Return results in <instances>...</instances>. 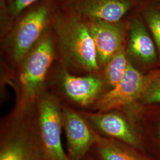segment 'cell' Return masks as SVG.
I'll list each match as a JSON object with an SVG mask.
<instances>
[{"mask_svg":"<svg viewBox=\"0 0 160 160\" xmlns=\"http://www.w3.org/2000/svg\"><path fill=\"white\" fill-rule=\"evenodd\" d=\"M57 57L51 34L46 32L12 72L2 77L1 82L10 86L15 94L12 110L24 111L34 106L47 90V82Z\"/></svg>","mask_w":160,"mask_h":160,"instance_id":"cell-1","label":"cell"},{"mask_svg":"<svg viewBox=\"0 0 160 160\" xmlns=\"http://www.w3.org/2000/svg\"><path fill=\"white\" fill-rule=\"evenodd\" d=\"M53 28L60 64L72 74L99 75L96 47L85 20L68 12L55 18Z\"/></svg>","mask_w":160,"mask_h":160,"instance_id":"cell-2","label":"cell"},{"mask_svg":"<svg viewBox=\"0 0 160 160\" xmlns=\"http://www.w3.org/2000/svg\"><path fill=\"white\" fill-rule=\"evenodd\" d=\"M0 160H49L40 140L35 107L12 110L1 120Z\"/></svg>","mask_w":160,"mask_h":160,"instance_id":"cell-3","label":"cell"},{"mask_svg":"<svg viewBox=\"0 0 160 160\" xmlns=\"http://www.w3.org/2000/svg\"><path fill=\"white\" fill-rule=\"evenodd\" d=\"M47 90L52 92L63 104L80 110H90L106 92L99 75H76L60 64L49 74Z\"/></svg>","mask_w":160,"mask_h":160,"instance_id":"cell-4","label":"cell"},{"mask_svg":"<svg viewBox=\"0 0 160 160\" xmlns=\"http://www.w3.org/2000/svg\"><path fill=\"white\" fill-rule=\"evenodd\" d=\"M51 17L46 5L38 6L28 12L7 38L3 50L10 67L2 77L11 74L23 61L45 33Z\"/></svg>","mask_w":160,"mask_h":160,"instance_id":"cell-5","label":"cell"},{"mask_svg":"<svg viewBox=\"0 0 160 160\" xmlns=\"http://www.w3.org/2000/svg\"><path fill=\"white\" fill-rule=\"evenodd\" d=\"M62 105L60 100L48 90L35 104L39 134L49 160H69L61 141Z\"/></svg>","mask_w":160,"mask_h":160,"instance_id":"cell-6","label":"cell"},{"mask_svg":"<svg viewBox=\"0 0 160 160\" xmlns=\"http://www.w3.org/2000/svg\"><path fill=\"white\" fill-rule=\"evenodd\" d=\"M125 52L129 62L143 74L160 67L154 40L135 9L127 19Z\"/></svg>","mask_w":160,"mask_h":160,"instance_id":"cell-7","label":"cell"},{"mask_svg":"<svg viewBox=\"0 0 160 160\" xmlns=\"http://www.w3.org/2000/svg\"><path fill=\"white\" fill-rule=\"evenodd\" d=\"M78 110L99 135L118 140L145 152L137 127L123 110Z\"/></svg>","mask_w":160,"mask_h":160,"instance_id":"cell-8","label":"cell"},{"mask_svg":"<svg viewBox=\"0 0 160 160\" xmlns=\"http://www.w3.org/2000/svg\"><path fill=\"white\" fill-rule=\"evenodd\" d=\"M62 120L69 159L84 160L95 143V132L78 110L63 104Z\"/></svg>","mask_w":160,"mask_h":160,"instance_id":"cell-9","label":"cell"},{"mask_svg":"<svg viewBox=\"0 0 160 160\" xmlns=\"http://www.w3.org/2000/svg\"><path fill=\"white\" fill-rule=\"evenodd\" d=\"M144 77L145 75L129 62L126 72L120 82L104 92L88 111L122 110L135 104L142 90Z\"/></svg>","mask_w":160,"mask_h":160,"instance_id":"cell-10","label":"cell"},{"mask_svg":"<svg viewBox=\"0 0 160 160\" xmlns=\"http://www.w3.org/2000/svg\"><path fill=\"white\" fill-rule=\"evenodd\" d=\"M94 41L100 70L126 43L127 19L118 22L84 20Z\"/></svg>","mask_w":160,"mask_h":160,"instance_id":"cell-11","label":"cell"},{"mask_svg":"<svg viewBox=\"0 0 160 160\" xmlns=\"http://www.w3.org/2000/svg\"><path fill=\"white\" fill-rule=\"evenodd\" d=\"M122 110L134 122L145 152L154 160H160V104L135 103Z\"/></svg>","mask_w":160,"mask_h":160,"instance_id":"cell-12","label":"cell"},{"mask_svg":"<svg viewBox=\"0 0 160 160\" xmlns=\"http://www.w3.org/2000/svg\"><path fill=\"white\" fill-rule=\"evenodd\" d=\"M137 4V0H67L65 7L84 20L118 22L133 12Z\"/></svg>","mask_w":160,"mask_h":160,"instance_id":"cell-13","label":"cell"},{"mask_svg":"<svg viewBox=\"0 0 160 160\" xmlns=\"http://www.w3.org/2000/svg\"><path fill=\"white\" fill-rule=\"evenodd\" d=\"M95 133L96 141L90 154L96 160H154L130 145Z\"/></svg>","mask_w":160,"mask_h":160,"instance_id":"cell-14","label":"cell"},{"mask_svg":"<svg viewBox=\"0 0 160 160\" xmlns=\"http://www.w3.org/2000/svg\"><path fill=\"white\" fill-rule=\"evenodd\" d=\"M135 10L143 18L157 49L160 67V1L137 0Z\"/></svg>","mask_w":160,"mask_h":160,"instance_id":"cell-15","label":"cell"},{"mask_svg":"<svg viewBox=\"0 0 160 160\" xmlns=\"http://www.w3.org/2000/svg\"><path fill=\"white\" fill-rule=\"evenodd\" d=\"M128 63L125 45L100 71L99 76L104 84L106 92L111 90L120 82L126 72Z\"/></svg>","mask_w":160,"mask_h":160,"instance_id":"cell-16","label":"cell"},{"mask_svg":"<svg viewBox=\"0 0 160 160\" xmlns=\"http://www.w3.org/2000/svg\"><path fill=\"white\" fill-rule=\"evenodd\" d=\"M135 103L140 105L160 104V67L145 75L143 87Z\"/></svg>","mask_w":160,"mask_h":160,"instance_id":"cell-17","label":"cell"},{"mask_svg":"<svg viewBox=\"0 0 160 160\" xmlns=\"http://www.w3.org/2000/svg\"><path fill=\"white\" fill-rule=\"evenodd\" d=\"M39 1L40 0H8V9L12 16L16 17Z\"/></svg>","mask_w":160,"mask_h":160,"instance_id":"cell-18","label":"cell"},{"mask_svg":"<svg viewBox=\"0 0 160 160\" xmlns=\"http://www.w3.org/2000/svg\"><path fill=\"white\" fill-rule=\"evenodd\" d=\"M83 160H96L94 158V157L92 156V155L88 154L87 157H86V158L84 159Z\"/></svg>","mask_w":160,"mask_h":160,"instance_id":"cell-19","label":"cell"},{"mask_svg":"<svg viewBox=\"0 0 160 160\" xmlns=\"http://www.w3.org/2000/svg\"><path fill=\"white\" fill-rule=\"evenodd\" d=\"M157 1H160V0H157Z\"/></svg>","mask_w":160,"mask_h":160,"instance_id":"cell-20","label":"cell"}]
</instances>
